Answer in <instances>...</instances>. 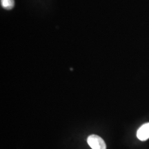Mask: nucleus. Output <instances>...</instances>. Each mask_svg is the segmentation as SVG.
<instances>
[{"mask_svg":"<svg viewBox=\"0 0 149 149\" xmlns=\"http://www.w3.org/2000/svg\"><path fill=\"white\" fill-rule=\"evenodd\" d=\"M87 143L92 149H107L106 142L97 135L88 136L87 138Z\"/></svg>","mask_w":149,"mask_h":149,"instance_id":"f257e3e1","label":"nucleus"},{"mask_svg":"<svg viewBox=\"0 0 149 149\" xmlns=\"http://www.w3.org/2000/svg\"><path fill=\"white\" fill-rule=\"evenodd\" d=\"M137 137L141 141H146L149 139V122L140 126L137 132Z\"/></svg>","mask_w":149,"mask_h":149,"instance_id":"f03ea898","label":"nucleus"},{"mask_svg":"<svg viewBox=\"0 0 149 149\" xmlns=\"http://www.w3.org/2000/svg\"><path fill=\"white\" fill-rule=\"evenodd\" d=\"M1 6L6 10H11L15 6L14 0H1Z\"/></svg>","mask_w":149,"mask_h":149,"instance_id":"7ed1b4c3","label":"nucleus"}]
</instances>
